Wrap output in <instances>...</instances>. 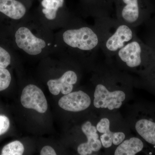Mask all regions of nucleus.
I'll return each instance as SVG.
<instances>
[{"label":"nucleus","instance_id":"nucleus-1","mask_svg":"<svg viewBox=\"0 0 155 155\" xmlns=\"http://www.w3.org/2000/svg\"><path fill=\"white\" fill-rule=\"evenodd\" d=\"M100 46L101 38L95 25L87 24L77 15L67 26L55 33L52 54L85 59L96 54Z\"/></svg>","mask_w":155,"mask_h":155},{"label":"nucleus","instance_id":"nucleus-2","mask_svg":"<svg viewBox=\"0 0 155 155\" xmlns=\"http://www.w3.org/2000/svg\"><path fill=\"white\" fill-rule=\"evenodd\" d=\"M16 49L34 58H45L53 52L55 32L43 25L34 13L29 15L12 30Z\"/></svg>","mask_w":155,"mask_h":155},{"label":"nucleus","instance_id":"nucleus-3","mask_svg":"<svg viewBox=\"0 0 155 155\" xmlns=\"http://www.w3.org/2000/svg\"><path fill=\"white\" fill-rule=\"evenodd\" d=\"M94 25L101 38L100 49L106 55L115 56L119 50L136 37L135 28L122 23L116 17L94 19Z\"/></svg>","mask_w":155,"mask_h":155},{"label":"nucleus","instance_id":"nucleus-4","mask_svg":"<svg viewBox=\"0 0 155 155\" xmlns=\"http://www.w3.org/2000/svg\"><path fill=\"white\" fill-rule=\"evenodd\" d=\"M64 0H42L34 13L42 24L54 31L69 24L77 16L65 8Z\"/></svg>","mask_w":155,"mask_h":155},{"label":"nucleus","instance_id":"nucleus-5","mask_svg":"<svg viewBox=\"0 0 155 155\" xmlns=\"http://www.w3.org/2000/svg\"><path fill=\"white\" fill-rule=\"evenodd\" d=\"M153 54L151 47L137 36L115 56L128 68L140 69L143 72L149 64Z\"/></svg>","mask_w":155,"mask_h":155},{"label":"nucleus","instance_id":"nucleus-6","mask_svg":"<svg viewBox=\"0 0 155 155\" xmlns=\"http://www.w3.org/2000/svg\"><path fill=\"white\" fill-rule=\"evenodd\" d=\"M121 1L122 3L117 7L115 14V17L120 22L136 28L151 19L152 11L142 6L139 0Z\"/></svg>","mask_w":155,"mask_h":155},{"label":"nucleus","instance_id":"nucleus-7","mask_svg":"<svg viewBox=\"0 0 155 155\" xmlns=\"http://www.w3.org/2000/svg\"><path fill=\"white\" fill-rule=\"evenodd\" d=\"M29 7L19 0H0V14L8 20L13 29L30 14Z\"/></svg>","mask_w":155,"mask_h":155},{"label":"nucleus","instance_id":"nucleus-8","mask_svg":"<svg viewBox=\"0 0 155 155\" xmlns=\"http://www.w3.org/2000/svg\"><path fill=\"white\" fill-rule=\"evenodd\" d=\"M94 105L97 108H107L109 110L119 109L125 98L122 91H109L104 85L98 84L96 87Z\"/></svg>","mask_w":155,"mask_h":155},{"label":"nucleus","instance_id":"nucleus-9","mask_svg":"<svg viewBox=\"0 0 155 155\" xmlns=\"http://www.w3.org/2000/svg\"><path fill=\"white\" fill-rule=\"evenodd\" d=\"M20 101L24 107L33 109L40 114H44L47 110V101L44 94L34 84H28L24 87Z\"/></svg>","mask_w":155,"mask_h":155},{"label":"nucleus","instance_id":"nucleus-10","mask_svg":"<svg viewBox=\"0 0 155 155\" xmlns=\"http://www.w3.org/2000/svg\"><path fill=\"white\" fill-rule=\"evenodd\" d=\"M91 104V100L88 95L81 91L65 95L58 102V105L63 110L73 112L84 110Z\"/></svg>","mask_w":155,"mask_h":155},{"label":"nucleus","instance_id":"nucleus-11","mask_svg":"<svg viewBox=\"0 0 155 155\" xmlns=\"http://www.w3.org/2000/svg\"><path fill=\"white\" fill-rule=\"evenodd\" d=\"M77 73L72 69L66 70L59 78L50 79L47 82L49 91L52 94L57 95L61 92L66 95L70 93L73 89V84L78 81Z\"/></svg>","mask_w":155,"mask_h":155},{"label":"nucleus","instance_id":"nucleus-12","mask_svg":"<svg viewBox=\"0 0 155 155\" xmlns=\"http://www.w3.org/2000/svg\"><path fill=\"white\" fill-rule=\"evenodd\" d=\"M81 130L87 138V142L79 145L78 147V154L81 155L91 154L93 152L98 151L102 147L96 127L92 125L91 122L87 121L81 126Z\"/></svg>","mask_w":155,"mask_h":155},{"label":"nucleus","instance_id":"nucleus-13","mask_svg":"<svg viewBox=\"0 0 155 155\" xmlns=\"http://www.w3.org/2000/svg\"><path fill=\"white\" fill-rule=\"evenodd\" d=\"M136 122L135 129L139 135L155 148V117L145 115Z\"/></svg>","mask_w":155,"mask_h":155},{"label":"nucleus","instance_id":"nucleus-14","mask_svg":"<svg viewBox=\"0 0 155 155\" xmlns=\"http://www.w3.org/2000/svg\"><path fill=\"white\" fill-rule=\"evenodd\" d=\"M144 147V143L140 139L131 137L122 142L117 147L115 155H134L140 152Z\"/></svg>","mask_w":155,"mask_h":155},{"label":"nucleus","instance_id":"nucleus-15","mask_svg":"<svg viewBox=\"0 0 155 155\" xmlns=\"http://www.w3.org/2000/svg\"><path fill=\"white\" fill-rule=\"evenodd\" d=\"M150 26L145 41L152 48L153 56L148 66L142 72L147 79L155 85V23Z\"/></svg>","mask_w":155,"mask_h":155},{"label":"nucleus","instance_id":"nucleus-16","mask_svg":"<svg viewBox=\"0 0 155 155\" xmlns=\"http://www.w3.org/2000/svg\"><path fill=\"white\" fill-rule=\"evenodd\" d=\"M24 151V147L18 140L12 142L6 145L2 150V155H22Z\"/></svg>","mask_w":155,"mask_h":155},{"label":"nucleus","instance_id":"nucleus-17","mask_svg":"<svg viewBox=\"0 0 155 155\" xmlns=\"http://www.w3.org/2000/svg\"><path fill=\"white\" fill-rule=\"evenodd\" d=\"M11 79V75L9 70L6 68L0 67V91L8 88Z\"/></svg>","mask_w":155,"mask_h":155},{"label":"nucleus","instance_id":"nucleus-18","mask_svg":"<svg viewBox=\"0 0 155 155\" xmlns=\"http://www.w3.org/2000/svg\"><path fill=\"white\" fill-rule=\"evenodd\" d=\"M12 56L8 49L0 45V67L6 68L11 64Z\"/></svg>","mask_w":155,"mask_h":155},{"label":"nucleus","instance_id":"nucleus-19","mask_svg":"<svg viewBox=\"0 0 155 155\" xmlns=\"http://www.w3.org/2000/svg\"><path fill=\"white\" fill-rule=\"evenodd\" d=\"M97 129L101 133L112 134L114 132L110 130V120L107 118H103L100 120L97 125Z\"/></svg>","mask_w":155,"mask_h":155},{"label":"nucleus","instance_id":"nucleus-20","mask_svg":"<svg viewBox=\"0 0 155 155\" xmlns=\"http://www.w3.org/2000/svg\"><path fill=\"white\" fill-rule=\"evenodd\" d=\"M10 125L8 118L4 115H0V135L5 133L8 130Z\"/></svg>","mask_w":155,"mask_h":155},{"label":"nucleus","instance_id":"nucleus-21","mask_svg":"<svg viewBox=\"0 0 155 155\" xmlns=\"http://www.w3.org/2000/svg\"><path fill=\"white\" fill-rule=\"evenodd\" d=\"M112 134H110L108 133H103L102 135H101V142L103 146L105 148H109L111 147L113 144L112 141Z\"/></svg>","mask_w":155,"mask_h":155},{"label":"nucleus","instance_id":"nucleus-22","mask_svg":"<svg viewBox=\"0 0 155 155\" xmlns=\"http://www.w3.org/2000/svg\"><path fill=\"white\" fill-rule=\"evenodd\" d=\"M125 137V134L123 132H114L112 135L113 143L115 145H119L124 141Z\"/></svg>","mask_w":155,"mask_h":155},{"label":"nucleus","instance_id":"nucleus-23","mask_svg":"<svg viewBox=\"0 0 155 155\" xmlns=\"http://www.w3.org/2000/svg\"><path fill=\"white\" fill-rule=\"evenodd\" d=\"M41 155H57L55 150L51 147L46 146L44 147L41 151Z\"/></svg>","mask_w":155,"mask_h":155}]
</instances>
